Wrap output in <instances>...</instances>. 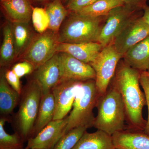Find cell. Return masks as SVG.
Instances as JSON below:
<instances>
[{"label":"cell","mask_w":149,"mask_h":149,"mask_svg":"<svg viewBox=\"0 0 149 149\" xmlns=\"http://www.w3.org/2000/svg\"><path fill=\"white\" fill-rule=\"evenodd\" d=\"M62 1H64L65 0H62Z\"/></svg>","instance_id":"obj_36"},{"label":"cell","mask_w":149,"mask_h":149,"mask_svg":"<svg viewBox=\"0 0 149 149\" xmlns=\"http://www.w3.org/2000/svg\"><path fill=\"white\" fill-rule=\"evenodd\" d=\"M143 15V10L136 9L126 4L112 10L107 15L98 42L104 47L107 46L128 24Z\"/></svg>","instance_id":"obj_7"},{"label":"cell","mask_w":149,"mask_h":149,"mask_svg":"<svg viewBox=\"0 0 149 149\" xmlns=\"http://www.w3.org/2000/svg\"><path fill=\"white\" fill-rule=\"evenodd\" d=\"M45 9L49 21L48 29L58 34L63 22L68 16L70 12L62 0H53L47 5Z\"/></svg>","instance_id":"obj_22"},{"label":"cell","mask_w":149,"mask_h":149,"mask_svg":"<svg viewBox=\"0 0 149 149\" xmlns=\"http://www.w3.org/2000/svg\"><path fill=\"white\" fill-rule=\"evenodd\" d=\"M122 58L134 69L141 72L147 71L149 66V35L129 49Z\"/></svg>","instance_id":"obj_17"},{"label":"cell","mask_w":149,"mask_h":149,"mask_svg":"<svg viewBox=\"0 0 149 149\" xmlns=\"http://www.w3.org/2000/svg\"><path fill=\"white\" fill-rule=\"evenodd\" d=\"M59 43L58 34L49 29L35 35L22 56L23 61L31 63L36 70L57 53Z\"/></svg>","instance_id":"obj_8"},{"label":"cell","mask_w":149,"mask_h":149,"mask_svg":"<svg viewBox=\"0 0 149 149\" xmlns=\"http://www.w3.org/2000/svg\"><path fill=\"white\" fill-rule=\"evenodd\" d=\"M96 107L97 114L93 127L111 136L125 130V105L119 91L111 83L105 93L99 97Z\"/></svg>","instance_id":"obj_2"},{"label":"cell","mask_w":149,"mask_h":149,"mask_svg":"<svg viewBox=\"0 0 149 149\" xmlns=\"http://www.w3.org/2000/svg\"><path fill=\"white\" fill-rule=\"evenodd\" d=\"M23 149L22 148V149ZM25 149H26V148H25Z\"/></svg>","instance_id":"obj_37"},{"label":"cell","mask_w":149,"mask_h":149,"mask_svg":"<svg viewBox=\"0 0 149 149\" xmlns=\"http://www.w3.org/2000/svg\"><path fill=\"white\" fill-rule=\"evenodd\" d=\"M147 72H148V74H149V66L148 67V70H147Z\"/></svg>","instance_id":"obj_35"},{"label":"cell","mask_w":149,"mask_h":149,"mask_svg":"<svg viewBox=\"0 0 149 149\" xmlns=\"http://www.w3.org/2000/svg\"><path fill=\"white\" fill-rule=\"evenodd\" d=\"M4 75L6 80L12 88L21 95L22 90L19 80L20 78L12 70H6Z\"/></svg>","instance_id":"obj_31"},{"label":"cell","mask_w":149,"mask_h":149,"mask_svg":"<svg viewBox=\"0 0 149 149\" xmlns=\"http://www.w3.org/2000/svg\"><path fill=\"white\" fill-rule=\"evenodd\" d=\"M35 70L34 78L40 85L42 95L51 92L61 80L60 68L58 53Z\"/></svg>","instance_id":"obj_13"},{"label":"cell","mask_w":149,"mask_h":149,"mask_svg":"<svg viewBox=\"0 0 149 149\" xmlns=\"http://www.w3.org/2000/svg\"><path fill=\"white\" fill-rule=\"evenodd\" d=\"M97 0H65V7L70 12H74L88 6Z\"/></svg>","instance_id":"obj_29"},{"label":"cell","mask_w":149,"mask_h":149,"mask_svg":"<svg viewBox=\"0 0 149 149\" xmlns=\"http://www.w3.org/2000/svg\"><path fill=\"white\" fill-rule=\"evenodd\" d=\"M21 95L8 83L4 73H1L0 78V112L3 117L11 114L20 101Z\"/></svg>","instance_id":"obj_19"},{"label":"cell","mask_w":149,"mask_h":149,"mask_svg":"<svg viewBox=\"0 0 149 149\" xmlns=\"http://www.w3.org/2000/svg\"><path fill=\"white\" fill-rule=\"evenodd\" d=\"M107 18L70 12L58 34L59 43L98 42Z\"/></svg>","instance_id":"obj_3"},{"label":"cell","mask_w":149,"mask_h":149,"mask_svg":"<svg viewBox=\"0 0 149 149\" xmlns=\"http://www.w3.org/2000/svg\"><path fill=\"white\" fill-rule=\"evenodd\" d=\"M7 117L1 116L0 119V149L23 148L24 141L17 132L13 134L7 133L4 126L7 121Z\"/></svg>","instance_id":"obj_25"},{"label":"cell","mask_w":149,"mask_h":149,"mask_svg":"<svg viewBox=\"0 0 149 149\" xmlns=\"http://www.w3.org/2000/svg\"><path fill=\"white\" fill-rule=\"evenodd\" d=\"M140 83L143 89L147 101L148 109V118L146 127L143 132L149 136V76L147 71L141 72Z\"/></svg>","instance_id":"obj_28"},{"label":"cell","mask_w":149,"mask_h":149,"mask_svg":"<svg viewBox=\"0 0 149 149\" xmlns=\"http://www.w3.org/2000/svg\"><path fill=\"white\" fill-rule=\"evenodd\" d=\"M42 92L40 85L33 78L22 89L18 111L15 116V132L24 142L33 137Z\"/></svg>","instance_id":"obj_4"},{"label":"cell","mask_w":149,"mask_h":149,"mask_svg":"<svg viewBox=\"0 0 149 149\" xmlns=\"http://www.w3.org/2000/svg\"><path fill=\"white\" fill-rule=\"evenodd\" d=\"M68 116L61 120H53L35 137L27 141L26 149H54L66 133Z\"/></svg>","instance_id":"obj_11"},{"label":"cell","mask_w":149,"mask_h":149,"mask_svg":"<svg viewBox=\"0 0 149 149\" xmlns=\"http://www.w3.org/2000/svg\"><path fill=\"white\" fill-rule=\"evenodd\" d=\"M32 19L35 30L39 34L44 33L49 29V17L45 8H33Z\"/></svg>","instance_id":"obj_27"},{"label":"cell","mask_w":149,"mask_h":149,"mask_svg":"<svg viewBox=\"0 0 149 149\" xmlns=\"http://www.w3.org/2000/svg\"><path fill=\"white\" fill-rule=\"evenodd\" d=\"M112 137L116 149H149V136L143 131L124 130Z\"/></svg>","instance_id":"obj_16"},{"label":"cell","mask_w":149,"mask_h":149,"mask_svg":"<svg viewBox=\"0 0 149 149\" xmlns=\"http://www.w3.org/2000/svg\"><path fill=\"white\" fill-rule=\"evenodd\" d=\"M58 54L60 68V81L95 80V72L91 65L81 61L66 53L59 52Z\"/></svg>","instance_id":"obj_12"},{"label":"cell","mask_w":149,"mask_h":149,"mask_svg":"<svg viewBox=\"0 0 149 149\" xmlns=\"http://www.w3.org/2000/svg\"><path fill=\"white\" fill-rule=\"evenodd\" d=\"M1 7L11 23H29L32 19L33 7L30 0H1Z\"/></svg>","instance_id":"obj_15"},{"label":"cell","mask_w":149,"mask_h":149,"mask_svg":"<svg viewBox=\"0 0 149 149\" xmlns=\"http://www.w3.org/2000/svg\"><path fill=\"white\" fill-rule=\"evenodd\" d=\"M3 36L0 50V65L5 67L15 59L13 27L10 22H7L4 26Z\"/></svg>","instance_id":"obj_23"},{"label":"cell","mask_w":149,"mask_h":149,"mask_svg":"<svg viewBox=\"0 0 149 149\" xmlns=\"http://www.w3.org/2000/svg\"><path fill=\"white\" fill-rule=\"evenodd\" d=\"M72 149H116L112 137L102 130L89 133L87 130Z\"/></svg>","instance_id":"obj_18"},{"label":"cell","mask_w":149,"mask_h":149,"mask_svg":"<svg viewBox=\"0 0 149 149\" xmlns=\"http://www.w3.org/2000/svg\"><path fill=\"white\" fill-rule=\"evenodd\" d=\"M141 72L121 59L110 83L116 88L122 97L128 130L130 131H143L147 123L143 116V108L147 105V101L145 93L140 87Z\"/></svg>","instance_id":"obj_1"},{"label":"cell","mask_w":149,"mask_h":149,"mask_svg":"<svg viewBox=\"0 0 149 149\" xmlns=\"http://www.w3.org/2000/svg\"><path fill=\"white\" fill-rule=\"evenodd\" d=\"M148 0H125V4L136 9L143 10L147 5Z\"/></svg>","instance_id":"obj_32"},{"label":"cell","mask_w":149,"mask_h":149,"mask_svg":"<svg viewBox=\"0 0 149 149\" xmlns=\"http://www.w3.org/2000/svg\"><path fill=\"white\" fill-rule=\"evenodd\" d=\"M123 57L112 43L104 47L95 58L89 64L96 73V88L100 96L103 95L114 77L118 62Z\"/></svg>","instance_id":"obj_6"},{"label":"cell","mask_w":149,"mask_h":149,"mask_svg":"<svg viewBox=\"0 0 149 149\" xmlns=\"http://www.w3.org/2000/svg\"><path fill=\"white\" fill-rule=\"evenodd\" d=\"M32 1H35L37 2H47L52 1L53 0H32Z\"/></svg>","instance_id":"obj_34"},{"label":"cell","mask_w":149,"mask_h":149,"mask_svg":"<svg viewBox=\"0 0 149 149\" xmlns=\"http://www.w3.org/2000/svg\"><path fill=\"white\" fill-rule=\"evenodd\" d=\"M143 18L144 21L149 26V6L147 5L143 8Z\"/></svg>","instance_id":"obj_33"},{"label":"cell","mask_w":149,"mask_h":149,"mask_svg":"<svg viewBox=\"0 0 149 149\" xmlns=\"http://www.w3.org/2000/svg\"><path fill=\"white\" fill-rule=\"evenodd\" d=\"M104 47L99 42L59 43L57 47V53L69 54L74 58L87 63L94 61Z\"/></svg>","instance_id":"obj_14"},{"label":"cell","mask_w":149,"mask_h":149,"mask_svg":"<svg viewBox=\"0 0 149 149\" xmlns=\"http://www.w3.org/2000/svg\"><path fill=\"white\" fill-rule=\"evenodd\" d=\"M54 111V98L52 91L45 95H42L32 138L53 120Z\"/></svg>","instance_id":"obj_20"},{"label":"cell","mask_w":149,"mask_h":149,"mask_svg":"<svg viewBox=\"0 0 149 149\" xmlns=\"http://www.w3.org/2000/svg\"><path fill=\"white\" fill-rule=\"evenodd\" d=\"M125 4V0H97L74 13L88 16H105L113 9Z\"/></svg>","instance_id":"obj_24"},{"label":"cell","mask_w":149,"mask_h":149,"mask_svg":"<svg viewBox=\"0 0 149 149\" xmlns=\"http://www.w3.org/2000/svg\"><path fill=\"white\" fill-rule=\"evenodd\" d=\"M149 35V26L142 16L128 24L112 43L116 50L123 56L129 49Z\"/></svg>","instance_id":"obj_10"},{"label":"cell","mask_w":149,"mask_h":149,"mask_svg":"<svg viewBox=\"0 0 149 149\" xmlns=\"http://www.w3.org/2000/svg\"><path fill=\"white\" fill-rule=\"evenodd\" d=\"M100 96L96 88L95 80L82 82L75 97L72 111L68 116L66 133L79 126L88 128L93 127L95 117L93 110L96 106Z\"/></svg>","instance_id":"obj_5"},{"label":"cell","mask_w":149,"mask_h":149,"mask_svg":"<svg viewBox=\"0 0 149 149\" xmlns=\"http://www.w3.org/2000/svg\"><path fill=\"white\" fill-rule=\"evenodd\" d=\"M83 81L62 80L52 90L55 100L53 120L65 118L72 109L75 97Z\"/></svg>","instance_id":"obj_9"},{"label":"cell","mask_w":149,"mask_h":149,"mask_svg":"<svg viewBox=\"0 0 149 149\" xmlns=\"http://www.w3.org/2000/svg\"><path fill=\"white\" fill-rule=\"evenodd\" d=\"M13 27L15 58L23 56L34 37L28 23H12Z\"/></svg>","instance_id":"obj_21"},{"label":"cell","mask_w":149,"mask_h":149,"mask_svg":"<svg viewBox=\"0 0 149 149\" xmlns=\"http://www.w3.org/2000/svg\"><path fill=\"white\" fill-rule=\"evenodd\" d=\"M87 129L79 126L70 130L62 137L54 149H72Z\"/></svg>","instance_id":"obj_26"},{"label":"cell","mask_w":149,"mask_h":149,"mask_svg":"<svg viewBox=\"0 0 149 149\" xmlns=\"http://www.w3.org/2000/svg\"><path fill=\"white\" fill-rule=\"evenodd\" d=\"M12 70L19 77L21 78L24 75L32 73L35 70L31 63L27 61H23L15 65Z\"/></svg>","instance_id":"obj_30"}]
</instances>
